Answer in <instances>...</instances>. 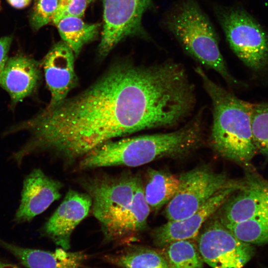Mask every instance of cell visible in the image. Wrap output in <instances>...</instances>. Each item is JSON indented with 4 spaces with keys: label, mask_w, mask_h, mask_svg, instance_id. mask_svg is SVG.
Returning a JSON list of instances; mask_svg holds the SVG:
<instances>
[{
    "label": "cell",
    "mask_w": 268,
    "mask_h": 268,
    "mask_svg": "<svg viewBox=\"0 0 268 268\" xmlns=\"http://www.w3.org/2000/svg\"><path fill=\"white\" fill-rule=\"evenodd\" d=\"M163 23L187 54L218 72L230 85L238 84L227 67L212 23L196 1L182 0L176 3Z\"/></svg>",
    "instance_id": "3957f363"
},
{
    "label": "cell",
    "mask_w": 268,
    "mask_h": 268,
    "mask_svg": "<svg viewBox=\"0 0 268 268\" xmlns=\"http://www.w3.org/2000/svg\"><path fill=\"white\" fill-rule=\"evenodd\" d=\"M12 41L11 36L0 38V80L5 63L8 59V53Z\"/></svg>",
    "instance_id": "cb8c5ba5"
},
{
    "label": "cell",
    "mask_w": 268,
    "mask_h": 268,
    "mask_svg": "<svg viewBox=\"0 0 268 268\" xmlns=\"http://www.w3.org/2000/svg\"><path fill=\"white\" fill-rule=\"evenodd\" d=\"M242 188L224 204L219 219L223 223H238L268 213V181L249 175Z\"/></svg>",
    "instance_id": "4fadbf2b"
},
{
    "label": "cell",
    "mask_w": 268,
    "mask_h": 268,
    "mask_svg": "<svg viewBox=\"0 0 268 268\" xmlns=\"http://www.w3.org/2000/svg\"><path fill=\"white\" fill-rule=\"evenodd\" d=\"M62 39L78 56L83 47L95 40L98 35L101 24L88 23L77 17H67L55 25Z\"/></svg>",
    "instance_id": "ac0fdd59"
},
{
    "label": "cell",
    "mask_w": 268,
    "mask_h": 268,
    "mask_svg": "<svg viewBox=\"0 0 268 268\" xmlns=\"http://www.w3.org/2000/svg\"><path fill=\"white\" fill-rule=\"evenodd\" d=\"M59 0H36L31 15L32 27L39 29L52 22Z\"/></svg>",
    "instance_id": "7402d4cb"
},
{
    "label": "cell",
    "mask_w": 268,
    "mask_h": 268,
    "mask_svg": "<svg viewBox=\"0 0 268 268\" xmlns=\"http://www.w3.org/2000/svg\"><path fill=\"white\" fill-rule=\"evenodd\" d=\"M197 244L203 262L212 268H243L254 255L251 244L237 238L219 218L208 222Z\"/></svg>",
    "instance_id": "ba28073f"
},
{
    "label": "cell",
    "mask_w": 268,
    "mask_h": 268,
    "mask_svg": "<svg viewBox=\"0 0 268 268\" xmlns=\"http://www.w3.org/2000/svg\"><path fill=\"white\" fill-rule=\"evenodd\" d=\"M94 0H87L88 3H90V2H92Z\"/></svg>",
    "instance_id": "4316f807"
},
{
    "label": "cell",
    "mask_w": 268,
    "mask_h": 268,
    "mask_svg": "<svg viewBox=\"0 0 268 268\" xmlns=\"http://www.w3.org/2000/svg\"><path fill=\"white\" fill-rule=\"evenodd\" d=\"M222 224L244 242L251 245L268 243V213L238 223Z\"/></svg>",
    "instance_id": "ffe728a7"
},
{
    "label": "cell",
    "mask_w": 268,
    "mask_h": 268,
    "mask_svg": "<svg viewBox=\"0 0 268 268\" xmlns=\"http://www.w3.org/2000/svg\"><path fill=\"white\" fill-rule=\"evenodd\" d=\"M139 177L126 172L95 176L82 182L91 199L93 214L107 242L124 246L125 224Z\"/></svg>",
    "instance_id": "277c9868"
},
{
    "label": "cell",
    "mask_w": 268,
    "mask_h": 268,
    "mask_svg": "<svg viewBox=\"0 0 268 268\" xmlns=\"http://www.w3.org/2000/svg\"><path fill=\"white\" fill-rule=\"evenodd\" d=\"M211 98L213 123L210 143L221 157L249 164L257 151L252 129L253 104L242 100L213 82L200 67L195 69Z\"/></svg>",
    "instance_id": "7a4b0ae2"
},
{
    "label": "cell",
    "mask_w": 268,
    "mask_h": 268,
    "mask_svg": "<svg viewBox=\"0 0 268 268\" xmlns=\"http://www.w3.org/2000/svg\"><path fill=\"white\" fill-rule=\"evenodd\" d=\"M179 188L166 204L164 215L168 221L185 218L196 212L220 191L240 186L244 181L229 178L206 166L195 168L179 176Z\"/></svg>",
    "instance_id": "8992f818"
},
{
    "label": "cell",
    "mask_w": 268,
    "mask_h": 268,
    "mask_svg": "<svg viewBox=\"0 0 268 268\" xmlns=\"http://www.w3.org/2000/svg\"><path fill=\"white\" fill-rule=\"evenodd\" d=\"M101 259L120 268H170L162 253L132 244L115 253L104 255Z\"/></svg>",
    "instance_id": "2e32d148"
},
{
    "label": "cell",
    "mask_w": 268,
    "mask_h": 268,
    "mask_svg": "<svg viewBox=\"0 0 268 268\" xmlns=\"http://www.w3.org/2000/svg\"><path fill=\"white\" fill-rule=\"evenodd\" d=\"M103 28L98 47L104 58L120 42L131 37L148 39L144 13L154 8L152 0H103Z\"/></svg>",
    "instance_id": "52a82bcc"
},
{
    "label": "cell",
    "mask_w": 268,
    "mask_h": 268,
    "mask_svg": "<svg viewBox=\"0 0 268 268\" xmlns=\"http://www.w3.org/2000/svg\"><path fill=\"white\" fill-rule=\"evenodd\" d=\"M0 246L26 268H81L88 259L83 251L70 252L62 248L50 251L23 247L0 238Z\"/></svg>",
    "instance_id": "9a60e30c"
},
{
    "label": "cell",
    "mask_w": 268,
    "mask_h": 268,
    "mask_svg": "<svg viewBox=\"0 0 268 268\" xmlns=\"http://www.w3.org/2000/svg\"><path fill=\"white\" fill-rule=\"evenodd\" d=\"M228 188L217 192L191 215L178 220L168 222L152 232L155 246L164 248L169 244L196 237L202 225L220 208L234 193L243 187Z\"/></svg>",
    "instance_id": "9c48e42d"
},
{
    "label": "cell",
    "mask_w": 268,
    "mask_h": 268,
    "mask_svg": "<svg viewBox=\"0 0 268 268\" xmlns=\"http://www.w3.org/2000/svg\"><path fill=\"white\" fill-rule=\"evenodd\" d=\"M170 268H202L203 261L197 244L191 239L172 242L162 253Z\"/></svg>",
    "instance_id": "d6986e66"
},
{
    "label": "cell",
    "mask_w": 268,
    "mask_h": 268,
    "mask_svg": "<svg viewBox=\"0 0 268 268\" xmlns=\"http://www.w3.org/2000/svg\"><path fill=\"white\" fill-rule=\"evenodd\" d=\"M179 184V176L165 171L148 170L143 190L150 210L157 211L167 204L176 194Z\"/></svg>",
    "instance_id": "e0dca14e"
},
{
    "label": "cell",
    "mask_w": 268,
    "mask_h": 268,
    "mask_svg": "<svg viewBox=\"0 0 268 268\" xmlns=\"http://www.w3.org/2000/svg\"><path fill=\"white\" fill-rule=\"evenodd\" d=\"M195 100L180 64L122 61L84 91L18 124V131L30 135L21 150L26 156L47 152L71 164L114 138L178 125Z\"/></svg>",
    "instance_id": "6da1fadb"
},
{
    "label": "cell",
    "mask_w": 268,
    "mask_h": 268,
    "mask_svg": "<svg viewBox=\"0 0 268 268\" xmlns=\"http://www.w3.org/2000/svg\"><path fill=\"white\" fill-rule=\"evenodd\" d=\"M252 129L257 151L268 156V103L253 104Z\"/></svg>",
    "instance_id": "44dd1931"
},
{
    "label": "cell",
    "mask_w": 268,
    "mask_h": 268,
    "mask_svg": "<svg viewBox=\"0 0 268 268\" xmlns=\"http://www.w3.org/2000/svg\"><path fill=\"white\" fill-rule=\"evenodd\" d=\"M41 77L40 64L23 55L8 58L0 80V85L16 104L31 95L37 87Z\"/></svg>",
    "instance_id": "5bb4252c"
},
{
    "label": "cell",
    "mask_w": 268,
    "mask_h": 268,
    "mask_svg": "<svg viewBox=\"0 0 268 268\" xmlns=\"http://www.w3.org/2000/svg\"><path fill=\"white\" fill-rule=\"evenodd\" d=\"M231 49L248 67L262 70L268 66V35L247 12L237 7H214Z\"/></svg>",
    "instance_id": "5b68a950"
},
{
    "label": "cell",
    "mask_w": 268,
    "mask_h": 268,
    "mask_svg": "<svg viewBox=\"0 0 268 268\" xmlns=\"http://www.w3.org/2000/svg\"><path fill=\"white\" fill-rule=\"evenodd\" d=\"M88 4L87 0H59L52 22L55 25L60 20L67 17L82 18Z\"/></svg>",
    "instance_id": "603a6c76"
},
{
    "label": "cell",
    "mask_w": 268,
    "mask_h": 268,
    "mask_svg": "<svg viewBox=\"0 0 268 268\" xmlns=\"http://www.w3.org/2000/svg\"><path fill=\"white\" fill-rule=\"evenodd\" d=\"M12 6L16 8H23L27 6L31 0H7Z\"/></svg>",
    "instance_id": "d4e9b609"
},
{
    "label": "cell",
    "mask_w": 268,
    "mask_h": 268,
    "mask_svg": "<svg viewBox=\"0 0 268 268\" xmlns=\"http://www.w3.org/2000/svg\"><path fill=\"white\" fill-rule=\"evenodd\" d=\"M62 183L35 168L24 178L19 205L14 217L16 224L29 222L61 197Z\"/></svg>",
    "instance_id": "8fae6325"
},
{
    "label": "cell",
    "mask_w": 268,
    "mask_h": 268,
    "mask_svg": "<svg viewBox=\"0 0 268 268\" xmlns=\"http://www.w3.org/2000/svg\"><path fill=\"white\" fill-rule=\"evenodd\" d=\"M0 268H21L17 265L0 257Z\"/></svg>",
    "instance_id": "484cf974"
},
{
    "label": "cell",
    "mask_w": 268,
    "mask_h": 268,
    "mask_svg": "<svg viewBox=\"0 0 268 268\" xmlns=\"http://www.w3.org/2000/svg\"><path fill=\"white\" fill-rule=\"evenodd\" d=\"M74 58L72 50L63 41L54 44L44 57L42 65L51 94L48 105L64 100L75 86Z\"/></svg>",
    "instance_id": "7c38bea8"
},
{
    "label": "cell",
    "mask_w": 268,
    "mask_h": 268,
    "mask_svg": "<svg viewBox=\"0 0 268 268\" xmlns=\"http://www.w3.org/2000/svg\"><path fill=\"white\" fill-rule=\"evenodd\" d=\"M91 205V199L86 193L69 190L41 228V234L61 248L68 250L73 231L88 215Z\"/></svg>",
    "instance_id": "30bf717a"
}]
</instances>
